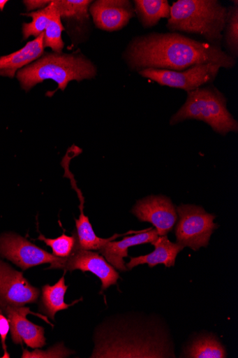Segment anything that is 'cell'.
Listing matches in <instances>:
<instances>
[{
  "mask_svg": "<svg viewBox=\"0 0 238 358\" xmlns=\"http://www.w3.org/2000/svg\"><path fill=\"white\" fill-rule=\"evenodd\" d=\"M158 238L156 229H147L135 234L134 236L124 237L122 241H111L101 247L98 251L115 269L126 272L127 269L124 258L128 256V248L133 246L151 243Z\"/></svg>",
  "mask_w": 238,
  "mask_h": 358,
  "instance_id": "cell-14",
  "label": "cell"
},
{
  "mask_svg": "<svg viewBox=\"0 0 238 358\" xmlns=\"http://www.w3.org/2000/svg\"><path fill=\"white\" fill-rule=\"evenodd\" d=\"M228 8L217 0H178L170 11L166 27L171 32L200 35L221 47Z\"/></svg>",
  "mask_w": 238,
  "mask_h": 358,
  "instance_id": "cell-4",
  "label": "cell"
},
{
  "mask_svg": "<svg viewBox=\"0 0 238 358\" xmlns=\"http://www.w3.org/2000/svg\"><path fill=\"white\" fill-rule=\"evenodd\" d=\"M65 170V177L71 180L73 187L77 191L78 198L80 201V215L79 219L75 220L76 231L73 233L76 238V248L87 250H98L103 247L107 243L114 241L116 238L121 236V235H115L110 238H98L94 233L89 219L84 213V199L81 190L77 187L76 181L73 176V173L70 171L69 165L63 166Z\"/></svg>",
  "mask_w": 238,
  "mask_h": 358,
  "instance_id": "cell-15",
  "label": "cell"
},
{
  "mask_svg": "<svg viewBox=\"0 0 238 358\" xmlns=\"http://www.w3.org/2000/svg\"><path fill=\"white\" fill-rule=\"evenodd\" d=\"M177 243L195 251L200 248H207L218 227L214 222L216 216L207 213L202 207L193 205H181L177 208Z\"/></svg>",
  "mask_w": 238,
  "mask_h": 358,
  "instance_id": "cell-6",
  "label": "cell"
},
{
  "mask_svg": "<svg viewBox=\"0 0 238 358\" xmlns=\"http://www.w3.org/2000/svg\"><path fill=\"white\" fill-rule=\"evenodd\" d=\"M56 8L64 20L78 24L85 34L89 22L90 0H54Z\"/></svg>",
  "mask_w": 238,
  "mask_h": 358,
  "instance_id": "cell-21",
  "label": "cell"
},
{
  "mask_svg": "<svg viewBox=\"0 0 238 358\" xmlns=\"http://www.w3.org/2000/svg\"><path fill=\"white\" fill-rule=\"evenodd\" d=\"M52 3L45 8L39 10L22 15L31 17L32 20L29 23H24L22 24V35L24 40L28 39L33 36L36 38L44 34L50 21L52 12Z\"/></svg>",
  "mask_w": 238,
  "mask_h": 358,
  "instance_id": "cell-24",
  "label": "cell"
},
{
  "mask_svg": "<svg viewBox=\"0 0 238 358\" xmlns=\"http://www.w3.org/2000/svg\"><path fill=\"white\" fill-rule=\"evenodd\" d=\"M38 240L43 241L47 246L52 249V255L59 257H69L75 250L76 247L75 236H66L62 234L61 236L55 238H46L40 234Z\"/></svg>",
  "mask_w": 238,
  "mask_h": 358,
  "instance_id": "cell-25",
  "label": "cell"
},
{
  "mask_svg": "<svg viewBox=\"0 0 238 358\" xmlns=\"http://www.w3.org/2000/svg\"><path fill=\"white\" fill-rule=\"evenodd\" d=\"M50 21L44 32V48H50L54 52L62 53L64 46L61 34L64 28L61 23V16L56 8L54 0Z\"/></svg>",
  "mask_w": 238,
  "mask_h": 358,
  "instance_id": "cell-23",
  "label": "cell"
},
{
  "mask_svg": "<svg viewBox=\"0 0 238 358\" xmlns=\"http://www.w3.org/2000/svg\"><path fill=\"white\" fill-rule=\"evenodd\" d=\"M131 212L140 221L151 223L158 236L172 231L178 220L176 207L171 199L163 195H152L139 201Z\"/></svg>",
  "mask_w": 238,
  "mask_h": 358,
  "instance_id": "cell-11",
  "label": "cell"
},
{
  "mask_svg": "<svg viewBox=\"0 0 238 358\" xmlns=\"http://www.w3.org/2000/svg\"><path fill=\"white\" fill-rule=\"evenodd\" d=\"M50 3L51 1H49V0H47V1H46V0H40V1H38V0H35V1L24 0V1H23L27 11L44 9L47 8Z\"/></svg>",
  "mask_w": 238,
  "mask_h": 358,
  "instance_id": "cell-27",
  "label": "cell"
},
{
  "mask_svg": "<svg viewBox=\"0 0 238 358\" xmlns=\"http://www.w3.org/2000/svg\"><path fill=\"white\" fill-rule=\"evenodd\" d=\"M3 313L10 322V334L16 345L24 343L31 348H40L45 345V329L29 321L27 316L31 313L29 308L9 306L3 310Z\"/></svg>",
  "mask_w": 238,
  "mask_h": 358,
  "instance_id": "cell-13",
  "label": "cell"
},
{
  "mask_svg": "<svg viewBox=\"0 0 238 358\" xmlns=\"http://www.w3.org/2000/svg\"><path fill=\"white\" fill-rule=\"evenodd\" d=\"M221 69L218 64H204L182 71L148 69L140 71L139 74L160 85L181 89L188 92L213 83Z\"/></svg>",
  "mask_w": 238,
  "mask_h": 358,
  "instance_id": "cell-7",
  "label": "cell"
},
{
  "mask_svg": "<svg viewBox=\"0 0 238 358\" xmlns=\"http://www.w3.org/2000/svg\"><path fill=\"white\" fill-rule=\"evenodd\" d=\"M223 41L226 53L234 59L238 57V2L228 8Z\"/></svg>",
  "mask_w": 238,
  "mask_h": 358,
  "instance_id": "cell-22",
  "label": "cell"
},
{
  "mask_svg": "<svg viewBox=\"0 0 238 358\" xmlns=\"http://www.w3.org/2000/svg\"><path fill=\"white\" fill-rule=\"evenodd\" d=\"M8 3L7 0H0V10L3 11Z\"/></svg>",
  "mask_w": 238,
  "mask_h": 358,
  "instance_id": "cell-28",
  "label": "cell"
},
{
  "mask_svg": "<svg viewBox=\"0 0 238 358\" xmlns=\"http://www.w3.org/2000/svg\"><path fill=\"white\" fill-rule=\"evenodd\" d=\"M0 255L23 271L45 264L59 262L62 257L54 255L13 233L0 235Z\"/></svg>",
  "mask_w": 238,
  "mask_h": 358,
  "instance_id": "cell-8",
  "label": "cell"
},
{
  "mask_svg": "<svg viewBox=\"0 0 238 358\" xmlns=\"http://www.w3.org/2000/svg\"><path fill=\"white\" fill-rule=\"evenodd\" d=\"M69 287L65 285L64 275H63L54 285H46L43 287V294L40 303V312L46 314L49 317L54 320L57 313L69 308L80 301L71 305L64 302L66 292Z\"/></svg>",
  "mask_w": 238,
  "mask_h": 358,
  "instance_id": "cell-20",
  "label": "cell"
},
{
  "mask_svg": "<svg viewBox=\"0 0 238 358\" xmlns=\"http://www.w3.org/2000/svg\"><path fill=\"white\" fill-rule=\"evenodd\" d=\"M186 120L206 122L222 136L237 133L238 130L237 121L228 110L226 97L211 85L188 92L186 103L172 116L170 124L174 125Z\"/></svg>",
  "mask_w": 238,
  "mask_h": 358,
  "instance_id": "cell-5",
  "label": "cell"
},
{
  "mask_svg": "<svg viewBox=\"0 0 238 358\" xmlns=\"http://www.w3.org/2000/svg\"><path fill=\"white\" fill-rule=\"evenodd\" d=\"M94 63L80 51L73 54L46 53L17 73L23 90L28 92L46 80H52L64 91L71 81L81 82L96 76Z\"/></svg>",
  "mask_w": 238,
  "mask_h": 358,
  "instance_id": "cell-3",
  "label": "cell"
},
{
  "mask_svg": "<svg viewBox=\"0 0 238 358\" xmlns=\"http://www.w3.org/2000/svg\"><path fill=\"white\" fill-rule=\"evenodd\" d=\"M151 244L154 246L155 250L148 255L131 257L129 263L126 265L128 270L144 264L149 265L150 268L159 264L167 268L174 267L179 253L185 248L177 243L170 241L167 236H158Z\"/></svg>",
  "mask_w": 238,
  "mask_h": 358,
  "instance_id": "cell-16",
  "label": "cell"
},
{
  "mask_svg": "<svg viewBox=\"0 0 238 358\" xmlns=\"http://www.w3.org/2000/svg\"><path fill=\"white\" fill-rule=\"evenodd\" d=\"M89 11L96 27L107 31L123 29L135 15L133 4L128 0H97Z\"/></svg>",
  "mask_w": 238,
  "mask_h": 358,
  "instance_id": "cell-12",
  "label": "cell"
},
{
  "mask_svg": "<svg viewBox=\"0 0 238 358\" xmlns=\"http://www.w3.org/2000/svg\"><path fill=\"white\" fill-rule=\"evenodd\" d=\"M3 313V310L1 309H0V313Z\"/></svg>",
  "mask_w": 238,
  "mask_h": 358,
  "instance_id": "cell-29",
  "label": "cell"
},
{
  "mask_svg": "<svg viewBox=\"0 0 238 358\" xmlns=\"http://www.w3.org/2000/svg\"><path fill=\"white\" fill-rule=\"evenodd\" d=\"M225 347L213 334L200 335L192 340L184 348L181 357L225 358Z\"/></svg>",
  "mask_w": 238,
  "mask_h": 358,
  "instance_id": "cell-18",
  "label": "cell"
},
{
  "mask_svg": "<svg viewBox=\"0 0 238 358\" xmlns=\"http://www.w3.org/2000/svg\"><path fill=\"white\" fill-rule=\"evenodd\" d=\"M10 331V322L8 317L4 313H0V338H1V343L4 350L3 357H10L6 345V340Z\"/></svg>",
  "mask_w": 238,
  "mask_h": 358,
  "instance_id": "cell-26",
  "label": "cell"
},
{
  "mask_svg": "<svg viewBox=\"0 0 238 358\" xmlns=\"http://www.w3.org/2000/svg\"><path fill=\"white\" fill-rule=\"evenodd\" d=\"M44 34L18 51L0 57V76L13 78L18 71L35 62L44 53Z\"/></svg>",
  "mask_w": 238,
  "mask_h": 358,
  "instance_id": "cell-17",
  "label": "cell"
},
{
  "mask_svg": "<svg viewBox=\"0 0 238 358\" xmlns=\"http://www.w3.org/2000/svg\"><path fill=\"white\" fill-rule=\"evenodd\" d=\"M135 15L144 28H151L163 18L170 17L171 6L167 0H134Z\"/></svg>",
  "mask_w": 238,
  "mask_h": 358,
  "instance_id": "cell-19",
  "label": "cell"
},
{
  "mask_svg": "<svg viewBox=\"0 0 238 358\" xmlns=\"http://www.w3.org/2000/svg\"><path fill=\"white\" fill-rule=\"evenodd\" d=\"M50 269L92 273L101 280L102 291L116 285L119 278L116 269L99 252L76 248L69 257H62L59 262L52 264L47 268Z\"/></svg>",
  "mask_w": 238,
  "mask_h": 358,
  "instance_id": "cell-9",
  "label": "cell"
},
{
  "mask_svg": "<svg viewBox=\"0 0 238 358\" xmlns=\"http://www.w3.org/2000/svg\"><path fill=\"white\" fill-rule=\"evenodd\" d=\"M130 70L152 69L182 71L198 64H215L232 69L236 60L221 47L202 43L177 32L151 34L134 38L124 53Z\"/></svg>",
  "mask_w": 238,
  "mask_h": 358,
  "instance_id": "cell-1",
  "label": "cell"
},
{
  "mask_svg": "<svg viewBox=\"0 0 238 358\" xmlns=\"http://www.w3.org/2000/svg\"><path fill=\"white\" fill-rule=\"evenodd\" d=\"M98 334L91 357H175L172 340L155 321Z\"/></svg>",
  "mask_w": 238,
  "mask_h": 358,
  "instance_id": "cell-2",
  "label": "cell"
},
{
  "mask_svg": "<svg viewBox=\"0 0 238 358\" xmlns=\"http://www.w3.org/2000/svg\"><path fill=\"white\" fill-rule=\"evenodd\" d=\"M40 290L32 286L22 272L0 259V309L37 303Z\"/></svg>",
  "mask_w": 238,
  "mask_h": 358,
  "instance_id": "cell-10",
  "label": "cell"
}]
</instances>
